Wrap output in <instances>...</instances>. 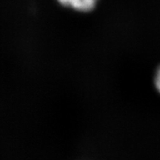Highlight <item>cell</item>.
I'll use <instances>...</instances> for the list:
<instances>
[{
    "label": "cell",
    "mask_w": 160,
    "mask_h": 160,
    "mask_svg": "<svg viewBox=\"0 0 160 160\" xmlns=\"http://www.w3.org/2000/svg\"><path fill=\"white\" fill-rule=\"evenodd\" d=\"M155 86H156L157 90L160 93V67L157 70V73L155 76Z\"/></svg>",
    "instance_id": "obj_2"
},
{
    "label": "cell",
    "mask_w": 160,
    "mask_h": 160,
    "mask_svg": "<svg viewBox=\"0 0 160 160\" xmlns=\"http://www.w3.org/2000/svg\"><path fill=\"white\" fill-rule=\"evenodd\" d=\"M63 6L78 12L92 11L97 4L98 0H57Z\"/></svg>",
    "instance_id": "obj_1"
}]
</instances>
